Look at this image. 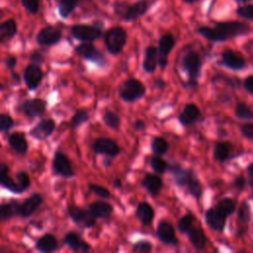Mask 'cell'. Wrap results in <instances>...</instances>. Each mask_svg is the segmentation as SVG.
I'll return each instance as SVG.
<instances>
[{"label":"cell","mask_w":253,"mask_h":253,"mask_svg":"<svg viewBox=\"0 0 253 253\" xmlns=\"http://www.w3.org/2000/svg\"><path fill=\"white\" fill-rule=\"evenodd\" d=\"M54 127H55V124L53 120L45 119L41 121L35 127H33L30 130V134L37 139L42 140L47 138L52 133V131L54 130Z\"/></svg>","instance_id":"cell-19"},{"label":"cell","mask_w":253,"mask_h":253,"mask_svg":"<svg viewBox=\"0 0 253 253\" xmlns=\"http://www.w3.org/2000/svg\"><path fill=\"white\" fill-rule=\"evenodd\" d=\"M31 59H32V61L35 62V63H41V62H42V61L44 60L43 56H42L40 52H38V51H35V52L31 55Z\"/></svg>","instance_id":"cell-54"},{"label":"cell","mask_w":253,"mask_h":253,"mask_svg":"<svg viewBox=\"0 0 253 253\" xmlns=\"http://www.w3.org/2000/svg\"><path fill=\"white\" fill-rule=\"evenodd\" d=\"M184 3L186 4H193V3H196V0H182Z\"/></svg>","instance_id":"cell-60"},{"label":"cell","mask_w":253,"mask_h":253,"mask_svg":"<svg viewBox=\"0 0 253 253\" xmlns=\"http://www.w3.org/2000/svg\"><path fill=\"white\" fill-rule=\"evenodd\" d=\"M247 176H248V184L253 188V162L250 163L247 167Z\"/></svg>","instance_id":"cell-53"},{"label":"cell","mask_w":253,"mask_h":253,"mask_svg":"<svg viewBox=\"0 0 253 253\" xmlns=\"http://www.w3.org/2000/svg\"><path fill=\"white\" fill-rule=\"evenodd\" d=\"M127 41V34L126 30L121 26H114L107 30L104 35V43L109 51L113 55H118L124 49Z\"/></svg>","instance_id":"cell-4"},{"label":"cell","mask_w":253,"mask_h":253,"mask_svg":"<svg viewBox=\"0 0 253 253\" xmlns=\"http://www.w3.org/2000/svg\"><path fill=\"white\" fill-rule=\"evenodd\" d=\"M42 202V197L40 194L38 193L33 194L19 207V213L24 217H28L32 215L41 206Z\"/></svg>","instance_id":"cell-22"},{"label":"cell","mask_w":253,"mask_h":253,"mask_svg":"<svg viewBox=\"0 0 253 253\" xmlns=\"http://www.w3.org/2000/svg\"><path fill=\"white\" fill-rule=\"evenodd\" d=\"M234 115L238 120L253 121V107L244 102H238L234 108Z\"/></svg>","instance_id":"cell-35"},{"label":"cell","mask_w":253,"mask_h":253,"mask_svg":"<svg viewBox=\"0 0 253 253\" xmlns=\"http://www.w3.org/2000/svg\"><path fill=\"white\" fill-rule=\"evenodd\" d=\"M75 50L80 56L99 66H105L107 64L105 55L90 42H82V43L75 47Z\"/></svg>","instance_id":"cell-7"},{"label":"cell","mask_w":253,"mask_h":253,"mask_svg":"<svg viewBox=\"0 0 253 253\" xmlns=\"http://www.w3.org/2000/svg\"><path fill=\"white\" fill-rule=\"evenodd\" d=\"M151 150L156 155H163L169 149L168 141L161 136H154L151 140Z\"/></svg>","instance_id":"cell-36"},{"label":"cell","mask_w":253,"mask_h":253,"mask_svg":"<svg viewBox=\"0 0 253 253\" xmlns=\"http://www.w3.org/2000/svg\"><path fill=\"white\" fill-rule=\"evenodd\" d=\"M37 248L45 253L53 252L58 248V242L52 234H44L37 241Z\"/></svg>","instance_id":"cell-32"},{"label":"cell","mask_w":253,"mask_h":253,"mask_svg":"<svg viewBox=\"0 0 253 253\" xmlns=\"http://www.w3.org/2000/svg\"><path fill=\"white\" fill-rule=\"evenodd\" d=\"M237 4H240V5H242V4H246V3H250L251 1H253V0H234Z\"/></svg>","instance_id":"cell-59"},{"label":"cell","mask_w":253,"mask_h":253,"mask_svg":"<svg viewBox=\"0 0 253 253\" xmlns=\"http://www.w3.org/2000/svg\"><path fill=\"white\" fill-rule=\"evenodd\" d=\"M243 88L246 90V92L253 95V74L245 77L243 80Z\"/></svg>","instance_id":"cell-52"},{"label":"cell","mask_w":253,"mask_h":253,"mask_svg":"<svg viewBox=\"0 0 253 253\" xmlns=\"http://www.w3.org/2000/svg\"><path fill=\"white\" fill-rule=\"evenodd\" d=\"M42 79V71L41 67L35 63L29 64L24 72V80L30 90H35Z\"/></svg>","instance_id":"cell-17"},{"label":"cell","mask_w":253,"mask_h":253,"mask_svg":"<svg viewBox=\"0 0 253 253\" xmlns=\"http://www.w3.org/2000/svg\"><path fill=\"white\" fill-rule=\"evenodd\" d=\"M135 214L143 225H149L155 216V211L150 204L147 202H141L135 209Z\"/></svg>","instance_id":"cell-28"},{"label":"cell","mask_w":253,"mask_h":253,"mask_svg":"<svg viewBox=\"0 0 253 253\" xmlns=\"http://www.w3.org/2000/svg\"><path fill=\"white\" fill-rule=\"evenodd\" d=\"M186 234L188 235L189 241L191 242L192 246L197 250H202L206 247L207 244V236L202 227L199 226H192Z\"/></svg>","instance_id":"cell-24"},{"label":"cell","mask_w":253,"mask_h":253,"mask_svg":"<svg viewBox=\"0 0 253 253\" xmlns=\"http://www.w3.org/2000/svg\"><path fill=\"white\" fill-rule=\"evenodd\" d=\"M19 213V207L16 204H0V221L6 220Z\"/></svg>","instance_id":"cell-39"},{"label":"cell","mask_w":253,"mask_h":253,"mask_svg":"<svg viewBox=\"0 0 253 253\" xmlns=\"http://www.w3.org/2000/svg\"><path fill=\"white\" fill-rule=\"evenodd\" d=\"M18 32V25L14 19H8L0 23V43L7 40H11Z\"/></svg>","instance_id":"cell-30"},{"label":"cell","mask_w":253,"mask_h":253,"mask_svg":"<svg viewBox=\"0 0 253 253\" xmlns=\"http://www.w3.org/2000/svg\"><path fill=\"white\" fill-rule=\"evenodd\" d=\"M149 165L156 174H164L168 170V163L164 160L161 155H153L149 159Z\"/></svg>","instance_id":"cell-37"},{"label":"cell","mask_w":253,"mask_h":253,"mask_svg":"<svg viewBox=\"0 0 253 253\" xmlns=\"http://www.w3.org/2000/svg\"><path fill=\"white\" fill-rule=\"evenodd\" d=\"M246 179H245V177L244 176H242V175H238V176H236L234 179H233V181H232V186H233V188L235 189V190H237V191H243L244 190V188H245V186H246Z\"/></svg>","instance_id":"cell-51"},{"label":"cell","mask_w":253,"mask_h":253,"mask_svg":"<svg viewBox=\"0 0 253 253\" xmlns=\"http://www.w3.org/2000/svg\"><path fill=\"white\" fill-rule=\"evenodd\" d=\"M240 132L245 138L253 140V122L243 124L240 126Z\"/></svg>","instance_id":"cell-50"},{"label":"cell","mask_w":253,"mask_h":253,"mask_svg":"<svg viewBox=\"0 0 253 253\" xmlns=\"http://www.w3.org/2000/svg\"><path fill=\"white\" fill-rule=\"evenodd\" d=\"M114 186L116 188H121L123 186V183H122V181L120 179H116V180H114Z\"/></svg>","instance_id":"cell-58"},{"label":"cell","mask_w":253,"mask_h":253,"mask_svg":"<svg viewBox=\"0 0 253 253\" xmlns=\"http://www.w3.org/2000/svg\"><path fill=\"white\" fill-rule=\"evenodd\" d=\"M220 64L228 69L236 71L241 70L246 66V60L241 53L226 48L220 54Z\"/></svg>","instance_id":"cell-10"},{"label":"cell","mask_w":253,"mask_h":253,"mask_svg":"<svg viewBox=\"0 0 253 253\" xmlns=\"http://www.w3.org/2000/svg\"><path fill=\"white\" fill-rule=\"evenodd\" d=\"M201 117V111L199 107L194 103L186 104L178 116V121L184 126H189L195 124Z\"/></svg>","instance_id":"cell-15"},{"label":"cell","mask_w":253,"mask_h":253,"mask_svg":"<svg viewBox=\"0 0 253 253\" xmlns=\"http://www.w3.org/2000/svg\"><path fill=\"white\" fill-rule=\"evenodd\" d=\"M195 217L192 214H185L183 215L177 222V228L181 233H186L194 223Z\"/></svg>","instance_id":"cell-44"},{"label":"cell","mask_w":253,"mask_h":253,"mask_svg":"<svg viewBox=\"0 0 253 253\" xmlns=\"http://www.w3.org/2000/svg\"><path fill=\"white\" fill-rule=\"evenodd\" d=\"M89 188L90 190L96 194L97 196H99L100 198H103V199H108L110 196H111V193L110 191L106 188V187H103L101 185H98V184H90L89 185Z\"/></svg>","instance_id":"cell-47"},{"label":"cell","mask_w":253,"mask_h":253,"mask_svg":"<svg viewBox=\"0 0 253 253\" xmlns=\"http://www.w3.org/2000/svg\"><path fill=\"white\" fill-rule=\"evenodd\" d=\"M17 183L25 191L30 187V177L26 172H19L17 174Z\"/></svg>","instance_id":"cell-49"},{"label":"cell","mask_w":253,"mask_h":253,"mask_svg":"<svg viewBox=\"0 0 253 253\" xmlns=\"http://www.w3.org/2000/svg\"><path fill=\"white\" fill-rule=\"evenodd\" d=\"M203 62L200 54L195 50H189L183 55L182 68L187 75L185 87L195 89L198 87L199 78L202 75Z\"/></svg>","instance_id":"cell-3"},{"label":"cell","mask_w":253,"mask_h":253,"mask_svg":"<svg viewBox=\"0 0 253 253\" xmlns=\"http://www.w3.org/2000/svg\"><path fill=\"white\" fill-rule=\"evenodd\" d=\"M185 187L187 188L189 194L193 196L196 200H200L203 195V185L198 178L197 174L193 169H189V174Z\"/></svg>","instance_id":"cell-25"},{"label":"cell","mask_w":253,"mask_h":253,"mask_svg":"<svg viewBox=\"0 0 253 253\" xmlns=\"http://www.w3.org/2000/svg\"><path fill=\"white\" fill-rule=\"evenodd\" d=\"M72 37L81 42H94L99 40L103 36L101 27L96 25L76 24L70 28Z\"/></svg>","instance_id":"cell-6"},{"label":"cell","mask_w":253,"mask_h":253,"mask_svg":"<svg viewBox=\"0 0 253 253\" xmlns=\"http://www.w3.org/2000/svg\"><path fill=\"white\" fill-rule=\"evenodd\" d=\"M156 86H157L158 88H164V86H165L164 80H163V79H158V80L156 81Z\"/></svg>","instance_id":"cell-57"},{"label":"cell","mask_w":253,"mask_h":253,"mask_svg":"<svg viewBox=\"0 0 253 253\" xmlns=\"http://www.w3.org/2000/svg\"><path fill=\"white\" fill-rule=\"evenodd\" d=\"M236 15L241 18L248 21H253V4L246 3L239 5L236 8Z\"/></svg>","instance_id":"cell-41"},{"label":"cell","mask_w":253,"mask_h":253,"mask_svg":"<svg viewBox=\"0 0 253 253\" xmlns=\"http://www.w3.org/2000/svg\"><path fill=\"white\" fill-rule=\"evenodd\" d=\"M132 251L137 253H149L152 251V244L148 240H138L133 244Z\"/></svg>","instance_id":"cell-45"},{"label":"cell","mask_w":253,"mask_h":253,"mask_svg":"<svg viewBox=\"0 0 253 253\" xmlns=\"http://www.w3.org/2000/svg\"><path fill=\"white\" fill-rule=\"evenodd\" d=\"M215 207L228 217L235 211V202L231 198H223L217 202Z\"/></svg>","instance_id":"cell-40"},{"label":"cell","mask_w":253,"mask_h":253,"mask_svg":"<svg viewBox=\"0 0 253 253\" xmlns=\"http://www.w3.org/2000/svg\"><path fill=\"white\" fill-rule=\"evenodd\" d=\"M4 16H5V11H4L2 8H0V20H1Z\"/></svg>","instance_id":"cell-61"},{"label":"cell","mask_w":253,"mask_h":253,"mask_svg":"<svg viewBox=\"0 0 253 253\" xmlns=\"http://www.w3.org/2000/svg\"><path fill=\"white\" fill-rule=\"evenodd\" d=\"M250 218H251L250 208L247 205V203L243 202L238 210V223L239 224L241 223V228H242V225H245L246 227V225L250 221Z\"/></svg>","instance_id":"cell-42"},{"label":"cell","mask_w":253,"mask_h":253,"mask_svg":"<svg viewBox=\"0 0 253 253\" xmlns=\"http://www.w3.org/2000/svg\"><path fill=\"white\" fill-rule=\"evenodd\" d=\"M152 3L149 0H136L133 3L117 1L114 3L115 16L124 22H133L144 16L150 9Z\"/></svg>","instance_id":"cell-2"},{"label":"cell","mask_w":253,"mask_h":253,"mask_svg":"<svg viewBox=\"0 0 253 253\" xmlns=\"http://www.w3.org/2000/svg\"><path fill=\"white\" fill-rule=\"evenodd\" d=\"M156 234L158 239L166 245L176 246L179 244V240L176 236V232L173 225L166 220L159 221L156 227Z\"/></svg>","instance_id":"cell-13"},{"label":"cell","mask_w":253,"mask_h":253,"mask_svg":"<svg viewBox=\"0 0 253 253\" xmlns=\"http://www.w3.org/2000/svg\"><path fill=\"white\" fill-rule=\"evenodd\" d=\"M68 213L74 222L81 223L85 227H92L96 224V217L93 216L89 211L77 206H69Z\"/></svg>","instance_id":"cell-14"},{"label":"cell","mask_w":253,"mask_h":253,"mask_svg":"<svg viewBox=\"0 0 253 253\" xmlns=\"http://www.w3.org/2000/svg\"><path fill=\"white\" fill-rule=\"evenodd\" d=\"M146 93L145 85L138 79L131 77L125 80L119 88L120 98L126 103H133L142 97Z\"/></svg>","instance_id":"cell-5"},{"label":"cell","mask_w":253,"mask_h":253,"mask_svg":"<svg viewBox=\"0 0 253 253\" xmlns=\"http://www.w3.org/2000/svg\"><path fill=\"white\" fill-rule=\"evenodd\" d=\"M45 101L42 99H31L24 102L21 106L22 111L29 117H39L45 111Z\"/></svg>","instance_id":"cell-21"},{"label":"cell","mask_w":253,"mask_h":253,"mask_svg":"<svg viewBox=\"0 0 253 253\" xmlns=\"http://www.w3.org/2000/svg\"><path fill=\"white\" fill-rule=\"evenodd\" d=\"M92 148L97 154H103L111 158L117 157L122 153V148L118 145V143L108 137L97 138L93 142Z\"/></svg>","instance_id":"cell-9"},{"label":"cell","mask_w":253,"mask_h":253,"mask_svg":"<svg viewBox=\"0 0 253 253\" xmlns=\"http://www.w3.org/2000/svg\"><path fill=\"white\" fill-rule=\"evenodd\" d=\"M8 142L10 146L18 153H26L28 150V142L24 134L21 132H14L9 135Z\"/></svg>","instance_id":"cell-34"},{"label":"cell","mask_w":253,"mask_h":253,"mask_svg":"<svg viewBox=\"0 0 253 253\" xmlns=\"http://www.w3.org/2000/svg\"><path fill=\"white\" fill-rule=\"evenodd\" d=\"M158 66V50L154 45H148L144 51L142 68L146 73H153Z\"/></svg>","instance_id":"cell-20"},{"label":"cell","mask_w":253,"mask_h":253,"mask_svg":"<svg viewBox=\"0 0 253 253\" xmlns=\"http://www.w3.org/2000/svg\"><path fill=\"white\" fill-rule=\"evenodd\" d=\"M62 37L60 29L48 25L43 27L37 35V42L41 45H53L57 43Z\"/></svg>","instance_id":"cell-12"},{"label":"cell","mask_w":253,"mask_h":253,"mask_svg":"<svg viewBox=\"0 0 253 253\" xmlns=\"http://www.w3.org/2000/svg\"><path fill=\"white\" fill-rule=\"evenodd\" d=\"M63 242L69 247L71 248L73 251H80V252H87L90 250V245L89 243H87L86 241L82 240L80 238V236L76 233V232H68L64 239Z\"/></svg>","instance_id":"cell-27"},{"label":"cell","mask_w":253,"mask_h":253,"mask_svg":"<svg viewBox=\"0 0 253 253\" xmlns=\"http://www.w3.org/2000/svg\"><path fill=\"white\" fill-rule=\"evenodd\" d=\"M93 0H59L57 4V12L60 18L67 19L81 4L91 3Z\"/></svg>","instance_id":"cell-23"},{"label":"cell","mask_w":253,"mask_h":253,"mask_svg":"<svg viewBox=\"0 0 253 253\" xmlns=\"http://www.w3.org/2000/svg\"><path fill=\"white\" fill-rule=\"evenodd\" d=\"M52 166L53 170L58 175H61L63 177H72L74 175V171L72 169L69 159L65 154H63L60 151H57L54 154Z\"/></svg>","instance_id":"cell-16"},{"label":"cell","mask_w":253,"mask_h":253,"mask_svg":"<svg viewBox=\"0 0 253 253\" xmlns=\"http://www.w3.org/2000/svg\"><path fill=\"white\" fill-rule=\"evenodd\" d=\"M133 126H134V129H136V130H142V129L145 128L146 126H145V123L142 120H136L134 122Z\"/></svg>","instance_id":"cell-56"},{"label":"cell","mask_w":253,"mask_h":253,"mask_svg":"<svg viewBox=\"0 0 253 253\" xmlns=\"http://www.w3.org/2000/svg\"><path fill=\"white\" fill-rule=\"evenodd\" d=\"M103 122L108 127L115 130H118L121 126V118L117 113L113 111L105 112V114L103 115Z\"/></svg>","instance_id":"cell-38"},{"label":"cell","mask_w":253,"mask_h":253,"mask_svg":"<svg viewBox=\"0 0 253 253\" xmlns=\"http://www.w3.org/2000/svg\"><path fill=\"white\" fill-rule=\"evenodd\" d=\"M168 169L175 181V184L181 188L185 187L189 174V169H186L177 163L171 164L170 166H168Z\"/></svg>","instance_id":"cell-31"},{"label":"cell","mask_w":253,"mask_h":253,"mask_svg":"<svg viewBox=\"0 0 253 253\" xmlns=\"http://www.w3.org/2000/svg\"><path fill=\"white\" fill-rule=\"evenodd\" d=\"M5 62H6V65H7L8 68L13 69L15 67L16 63H17V59H16L15 56H9L8 58H6Z\"/></svg>","instance_id":"cell-55"},{"label":"cell","mask_w":253,"mask_h":253,"mask_svg":"<svg viewBox=\"0 0 253 253\" xmlns=\"http://www.w3.org/2000/svg\"><path fill=\"white\" fill-rule=\"evenodd\" d=\"M143 188L153 197L155 198L161 191L163 187V181L158 174L146 173L141 181Z\"/></svg>","instance_id":"cell-18"},{"label":"cell","mask_w":253,"mask_h":253,"mask_svg":"<svg viewBox=\"0 0 253 253\" xmlns=\"http://www.w3.org/2000/svg\"><path fill=\"white\" fill-rule=\"evenodd\" d=\"M89 120V115L87 113V111L85 110H77L76 113L74 114V116L71 119L70 125L72 127L76 128L78 126H80L81 125H83L84 123H86Z\"/></svg>","instance_id":"cell-43"},{"label":"cell","mask_w":253,"mask_h":253,"mask_svg":"<svg viewBox=\"0 0 253 253\" xmlns=\"http://www.w3.org/2000/svg\"><path fill=\"white\" fill-rule=\"evenodd\" d=\"M176 40L171 33L163 34L158 41V66L164 70L168 64V55L173 50Z\"/></svg>","instance_id":"cell-8"},{"label":"cell","mask_w":253,"mask_h":253,"mask_svg":"<svg viewBox=\"0 0 253 253\" xmlns=\"http://www.w3.org/2000/svg\"><path fill=\"white\" fill-rule=\"evenodd\" d=\"M22 6L31 15H37L40 10V0H21Z\"/></svg>","instance_id":"cell-46"},{"label":"cell","mask_w":253,"mask_h":253,"mask_svg":"<svg viewBox=\"0 0 253 253\" xmlns=\"http://www.w3.org/2000/svg\"><path fill=\"white\" fill-rule=\"evenodd\" d=\"M250 32V26L240 21L216 22L213 27L201 26L197 29L200 36L212 42H222L236 37L245 36Z\"/></svg>","instance_id":"cell-1"},{"label":"cell","mask_w":253,"mask_h":253,"mask_svg":"<svg viewBox=\"0 0 253 253\" xmlns=\"http://www.w3.org/2000/svg\"><path fill=\"white\" fill-rule=\"evenodd\" d=\"M227 216L218 210L215 206L212 208H210L205 212V220L209 227H211L212 230L216 232H222L225 223H226Z\"/></svg>","instance_id":"cell-11"},{"label":"cell","mask_w":253,"mask_h":253,"mask_svg":"<svg viewBox=\"0 0 253 253\" xmlns=\"http://www.w3.org/2000/svg\"><path fill=\"white\" fill-rule=\"evenodd\" d=\"M9 168L6 164H0V184L13 193H23L24 190L9 175Z\"/></svg>","instance_id":"cell-29"},{"label":"cell","mask_w":253,"mask_h":253,"mask_svg":"<svg viewBox=\"0 0 253 253\" xmlns=\"http://www.w3.org/2000/svg\"><path fill=\"white\" fill-rule=\"evenodd\" d=\"M198 1H200V0H196V2H198Z\"/></svg>","instance_id":"cell-62"},{"label":"cell","mask_w":253,"mask_h":253,"mask_svg":"<svg viewBox=\"0 0 253 253\" xmlns=\"http://www.w3.org/2000/svg\"><path fill=\"white\" fill-rule=\"evenodd\" d=\"M232 144L229 141L216 142L213 148V157L218 162H224L230 156Z\"/></svg>","instance_id":"cell-33"},{"label":"cell","mask_w":253,"mask_h":253,"mask_svg":"<svg viewBox=\"0 0 253 253\" xmlns=\"http://www.w3.org/2000/svg\"><path fill=\"white\" fill-rule=\"evenodd\" d=\"M14 125L13 119L6 114H0V130H8Z\"/></svg>","instance_id":"cell-48"},{"label":"cell","mask_w":253,"mask_h":253,"mask_svg":"<svg viewBox=\"0 0 253 253\" xmlns=\"http://www.w3.org/2000/svg\"><path fill=\"white\" fill-rule=\"evenodd\" d=\"M88 211L96 218H106L112 214L114 209L113 206L107 202L97 201L89 205Z\"/></svg>","instance_id":"cell-26"}]
</instances>
